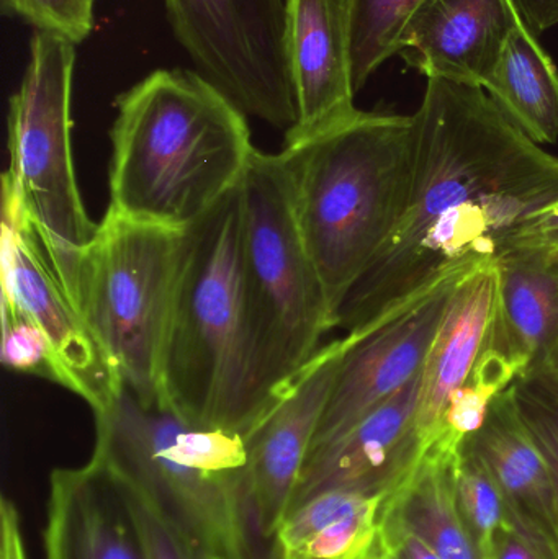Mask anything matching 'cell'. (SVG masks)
Instances as JSON below:
<instances>
[{"instance_id":"6da1fadb","label":"cell","mask_w":558,"mask_h":559,"mask_svg":"<svg viewBox=\"0 0 558 559\" xmlns=\"http://www.w3.org/2000/svg\"><path fill=\"white\" fill-rule=\"evenodd\" d=\"M415 173L402 222L349 289L336 329L357 334L442 275L497 258L558 203V157L482 87L428 79L415 115Z\"/></svg>"},{"instance_id":"7a4b0ae2","label":"cell","mask_w":558,"mask_h":559,"mask_svg":"<svg viewBox=\"0 0 558 559\" xmlns=\"http://www.w3.org/2000/svg\"><path fill=\"white\" fill-rule=\"evenodd\" d=\"M114 107V212L186 231L241 183L256 151L248 117L199 72L156 69Z\"/></svg>"},{"instance_id":"3957f363","label":"cell","mask_w":558,"mask_h":559,"mask_svg":"<svg viewBox=\"0 0 558 559\" xmlns=\"http://www.w3.org/2000/svg\"><path fill=\"white\" fill-rule=\"evenodd\" d=\"M161 406L245 437L271 403L256 377L242 286V190L182 231L161 358Z\"/></svg>"},{"instance_id":"277c9868","label":"cell","mask_w":558,"mask_h":559,"mask_svg":"<svg viewBox=\"0 0 558 559\" xmlns=\"http://www.w3.org/2000/svg\"><path fill=\"white\" fill-rule=\"evenodd\" d=\"M295 213L336 316L405 215L415 173L413 115L357 111L278 153Z\"/></svg>"},{"instance_id":"5b68a950","label":"cell","mask_w":558,"mask_h":559,"mask_svg":"<svg viewBox=\"0 0 558 559\" xmlns=\"http://www.w3.org/2000/svg\"><path fill=\"white\" fill-rule=\"evenodd\" d=\"M91 460L130 483L193 544L218 559L258 558L245 437L193 426L127 388L94 413Z\"/></svg>"},{"instance_id":"8992f818","label":"cell","mask_w":558,"mask_h":559,"mask_svg":"<svg viewBox=\"0 0 558 559\" xmlns=\"http://www.w3.org/2000/svg\"><path fill=\"white\" fill-rule=\"evenodd\" d=\"M241 190L246 312L256 377L272 403L321 350L334 316L278 153L256 150Z\"/></svg>"},{"instance_id":"52a82bcc","label":"cell","mask_w":558,"mask_h":559,"mask_svg":"<svg viewBox=\"0 0 558 559\" xmlns=\"http://www.w3.org/2000/svg\"><path fill=\"white\" fill-rule=\"evenodd\" d=\"M75 58L74 43L51 33H33L22 82L9 98L2 206L15 210L32 226L52 271L78 306L82 259L98 223L88 218L72 159Z\"/></svg>"},{"instance_id":"ba28073f","label":"cell","mask_w":558,"mask_h":559,"mask_svg":"<svg viewBox=\"0 0 558 559\" xmlns=\"http://www.w3.org/2000/svg\"><path fill=\"white\" fill-rule=\"evenodd\" d=\"M182 231L108 209L84 252L78 308L127 388L161 406V358L173 309Z\"/></svg>"},{"instance_id":"9c48e42d","label":"cell","mask_w":558,"mask_h":559,"mask_svg":"<svg viewBox=\"0 0 558 559\" xmlns=\"http://www.w3.org/2000/svg\"><path fill=\"white\" fill-rule=\"evenodd\" d=\"M288 0H164L197 72L246 117L287 134L297 121L285 32Z\"/></svg>"},{"instance_id":"30bf717a","label":"cell","mask_w":558,"mask_h":559,"mask_svg":"<svg viewBox=\"0 0 558 559\" xmlns=\"http://www.w3.org/2000/svg\"><path fill=\"white\" fill-rule=\"evenodd\" d=\"M477 264L442 275L366 331L347 335L349 347L337 368L311 452L343 436L422 373L459 282Z\"/></svg>"},{"instance_id":"8fae6325","label":"cell","mask_w":558,"mask_h":559,"mask_svg":"<svg viewBox=\"0 0 558 559\" xmlns=\"http://www.w3.org/2000/svg\"><path fill=\"white\" fill-rule=\"evenodd\" d=\"M2 309L29 322L48 345L51 381L105 409L121 383L82 312L49 264L32 226L2 206Z\"/></svg>"},{"instance_id":"7c38bea8","label":"cell","mask_w":558,"mask_h":559,"mask_svg":"<svg viewBox=\"0 0 558 559\" xmlns=\"http://www.w3.org/2000/svg\"><path fill=\"white\" fill-rule=\"evenodd\" d=\"M349 342L344 335L323 345L245 436L249 499L262 542L271 544L290 511Z\"/></svg>"},{"instance_id":"4fadbf2b","label":"cell","mask_w":558,"mask_h":559,"mask_svg":"<svg viewBox=\"0 0 558 559\" xmlns=\"http://www.w3.org/2000/svg\"><path fill=\"white\" fill-rule=\"evenodd\" d=\"M422 373L343 436L310 453L290 511L318 492L390 495L405 481L425 450L416 429Z\"/></svg>"},{"instance_id":"5bb4252c","label":"cell","mask_w":558,"mask_h":559,"mask_svg":"<svg viewBox=\"0 0 558 559\" xmlns=\"http://www.w3.org/2000/svg\"><path fill=\"white\" fill-rule=\"evenodd\" d=\"M297 121L285 144L331 130L357 114L349 0H288L285 32Z\"/></svg>"},{"instance_id":"9a60e30c","label":"cell","mask_w":558,"mask_h":559,"mask_svg":"<svg viewBox=\"0 0 558 559\" xmlns=\"http://www.w3.org/2000/svg\"><path fill=\"white\" fill-rule=\"evenodd\" d=\"M521 22L513 0H423L400 36L399 55L428 79L484 88Z\"/></svg>"},{"instance_id":"2e32d148","label":"cell","mask_w":558,"mask_h":559,"mask_svg":"<svg viewBox=\"0 0 558 559\" xmlns=\"http://www.w3.org/2000/svg\"><path fill=\"white\" fill-rule=\"evenodd\" d=\"M465 442L497 483L514 532L544 559H558L553 479L518 414L511 386L495 397L484 426Z\"/></svg>"},{"instance_id":"e0dca14e","label":"cell","mask_w":558,"mask_h":559,"mask_svg":"<svg viewBox=\"0 0 558 559\" xmlns=\"http://www.w3.org/2000/svg\"><path fill=\"white\" fill-rule=\"evenodd\" d=\"M43 550L45 559H143L130 512L94 460L49 475Z\"/></svg>"},{"instance_id":"ac0fdd59","label":"cell","mask_w":558,"mask_h":559,"mask_svg":"<svg viewBox=\"0 0 558 559\" xmlns=\"http://www.w3.org/2000/svg\"><path fill=\"white\" fill-rule=\"evenodd\" d=\"M498 318L495 259L478 262L459 282L422 373L416 429L423 442L438 433L455 390L474 370L494 337Z\"/></svg>"},{"instance_id":"d6986e66","label":"cell","mask_w":558,"mask_h":559,"mask_svg":"<svg viewBox=\"0 0 558 559\" xmlns=\"http://www.w3.org/2000/svg\"><path fill=\"white\" fill-rule=\"evenodd\" d=\"M389 495L331 489L295 506L272 538L271 559H383Z\"/></svg>"},{"instance_id":"ffe728a7","label":"cell","mask_w":558,"mask_h":559,"mask_svg":"<svg viewBox=\"0 0 558 559\" xmlns=\"http://www.w3.org/2000/svg\"><path fill=\"white\" fill-rule=\"evenodd\" d=\"M497 337L523 373L554 365L558 354V251L511 248L495 258Z\"/></svg>"},{"instance_id":"44dd1931","label":"cell","mask_w":558,"mask_h":559,"mask_svg":"<svg viewBox=\"0 0 558 559\" xmlns=\"http://www.w3.org/2000/svg\"><path fill=\"white\" fill-rule=\"evenodd\" d=\"M462 443L436 433L383 506L387 522L415 535L441 559H482L455 498V465Z\"/></svg>"},{"instance_id":"7402d4cb","label":"cell","mask_w":558,"mask_h":559,"mask_svg":"<svg viewBox=\"0 0 558 559\" xmlns=\"http://www.w3.org/2000/svg\"><path fill=\"white\" fill-rule=\"evenodd\" d=\"M536 38L521 22L484 88L497 107L541 146L558 141V71Z\"/></svg>"},{"instance_id":"603a6c76","label":"cell","mask_w":558,"mask_h":559,"mask_svg":"<svg viewBox=\"0 0 558 559\" xmlns=\"http://www.w3.org/2000/svg\"><path fill=\"white\" fill-rule=\"evenodd\" d=\"M521 373L520 361L498 342L494 332L474 370L449 400L438 433H446L458 442L474 436L484 426L495 397L508 390Z\"/></svg>"},{"instance_id":"cb8c5ba5","label":"cell","mask_w":558,"mask_h":559,"mask_svg":"<svg viewBox=\"0 0 558 559\" xmlns=\"http://www.w3.org/2000/svg\"><path fill=\"white\" fill-rule=\"evenodd\" d=\"M455 498L482 559H495L514 528L497 483L465 440L455 465Z\"/></svg>"},{"instance_id":"d4e9b609","label":"cell","mask_w":558,"mask_h":559,"mask_svg":"<svg viewBox=\"0 0 558 559\" xmlns=\"http://www.w3.org/2000/svg\"><path fill=\"white\" fill-rule=\"evenodd\" d=\"M423 0H349L351 59L354 88L399 55L400 36Z\"/></svg>"},{"instance_id":"484cf974","label":"cell","mask_w":558,"mask_h":559,"mask_svg":"<svg viewBox=\"0 0 558 559\" xmlns=\"http://www.w3.org/2000/svg\"><path fill=\"white\" fill-rule=\"evenodd\" d=\"M514 404L549 468L558 519V374L554 365L524 371L511 384Z\"/></svg>"},{"instance_id":"4316f807","label":"cell","mask_w":558,"mask_h":559,"mask_svg":"<svg viewBox=\"0 0 558 559\" xmlns=\"http://www.w3.org/2000/svg\"><path fill=\"white\" fill-rule=\"evenodd\" d=\"M110 478L130 512L143 559H218L186 537L140 489L115 476Z\"/></svg>"},{"instance_id":"83f0119b","label":"cell","mask_w":558,"mask_h":559,"mask_svg":"<svg viewBox=\"0 0 558 559\" xmlns=\"http://www.w3.org/2000/svg\"><path fill=\"white\" fill-rule=\"evenodd\" d=\"M98 0H0L3 15L22 20L35 32L61 36L75 46L94 32Z\"/></svg>"},{"instance_id":"f1b7e54d","label":"cell","mask_w":558,"mask_h":559,"mask_svg":"<svg viewBox=\"0 0 558 559\" xmlns=\"http://www.w3.org/2000/svg\"><path fill=\"white\" fill-rule=\"evenodd\" d=\"M2 361L22 373L51 380L48 345L43 335L22 316L2 309Z\"/></svg>"},{"instance_id":"f546056e","label":"cell","mask_w":558,"mask_h":559,"mask_svg":"<svg viewBox=\"0 0 558 559\" xmlns=\"http://www.w3.org/2000/svg\"><path fill=\"white\" fill-rule=\"evenodd\" d=\"M511 248L547 249L558 251V203L521 225L508 238L501 251ZM500 251V252H501ZM498 255V254H497Z\"/></svg>"},{"instance_id":"4dcf8cb0","label":"cell","mask_w":558,"mask_h":559,"mask_svg":"<svg viewBox=\"0 0 558 559\" xmlns=\"http://www.w3.org/2000/svg\"><path fill=\"white\" fill-rule=\"evenodd\" d=\"M0 559H28L19 508L5 496L0 501Z\"/></svg>"},{"instance_id":"1f68e13d","label":"cell","mask_w":558,"mask_h":559,"mask_svg":"<svg viewBox=\"0 0 558 559\" xmlns=\"http://www.w3.org/2000/svg\"><path fill=\"white\" fill-rule=\"evenodd\" d=\"M383 535H385L387 550L392 559H441L415 535L403 531L392 522H387L385 519H383Z\"/></svg>"},{"instance_id":"d6a6232c","label":"cell","mask_w":558,"mask_h":559,"mask_svg":"<svg viewBox=\"0 0 558 559\" xmlns=\"http://www.w3.org/2000/svg\"><path fill=\"white\" fill-rule=\"evenodd\" d=\"M524 25L534 36L558 25V0H513Z\"/></svg>"},{"instance_id":"836d02e7","label":"cell","mask_w":558,"mask_h":559,"mask_svg":"<svg viewBox=\"0 0 558 559\" xmlns=\"http://www.w3.org/2000/svg\"><path fill=\"white\" fill-rule=\"evenodd\" d=\"M495 559H544L524 540L523 537L511 531L501 542Z\"/></svg>"},{"instance_id":"e575fe53","label":"cell","mask_w":558,"mask_h":559,"mask_svg":"<svg viewBox=\"0 0 558 559\" xmlns=\"http://www.w3.org/2000/svg\"><path fill=\"white\" fill-rule=\"evenodd\" d=\"M554 368H556L557 374H558V354L556 357V361H554Z\"/></svg>"},{"instance_id":"d590c367","label":"cell","mask_w":558,"mask_h":559,"mask_svg":"<svg viewBox=\"0 0 558 559\" xmlns=\"http://www.w3.org/2000/svg\"><path fill=\"white\" fill-rule=\"evenodd\" d=\"M383 559H392V558H390V555H389V554H387V557H385V558H383Z\"/></svg>"}]
</instances>
